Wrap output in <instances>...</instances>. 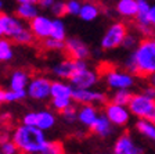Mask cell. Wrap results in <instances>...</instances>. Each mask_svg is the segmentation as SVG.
Wrapping results in <instances>:
<instances>
[{
	"label": "cell",
	"instance_id": "9",
	"mask_svg": "<svg viewBox=\"0 0 155 154\" xmlns=\"http://www.w3.org/2000/svg\"><path fill=\"white\" fill-rule=\"evenodd\" d=\"M98 80H100V78H98V74L96 71L86 67L76 70V72L72 75L69 82L75 89H93L98 84Z\"/></svg>",
	"mask_w": 155,
	"mask_h": 154
},
{
	"label": "cell",
	"instance_id": "5",
	"mask_svg": "<svg viewBox=\"0 0 155 154\" xmlns=\"http://www.w3.org/2000/svg\"><path fill=\"white\" fill-rule=\"evenodd\" d=\"M22 124L32 125L42 131H50L57 124V117L50 110H38V111H29L22 117Z\"/></svg>",
	"mask_w": 155,
	"mask_h": 154
},
{
	"label": "cell",
	"instance_id": "16",
	"mask_svg": "<svg viewBox=\"0 0 155 154\" xmlns=\"http://www.w3.org/2000/svg\"><path fill=\"white\" fill-rule=\"evenodd\" d=\"M98 110L91 104H82L81 108H78V122L86 128H91L94 122L98 118Z\"/></svg>",
	"mask_w": 155,
	"mask_h": 154
},
{
	"label": "cell",
	"instance_id": "29",
	"mask_svg": "<svg viewBox=\"0 0 155 154\" xmlns=\"http://www.w3.org/2000/svg\"><path fill=\"white\" fill-rule=\"evenodd\" d=\"M35 39L36 38L33 36L31 28H29V26H25V28L13 39V42L17 43V45H31V43H33Z\"/></svg>",
	"mask_w": 155,
	"mask_h": 154
},
{
	"label": "cell",
	"instance_id": "36",
	"mask_svg": "<svg viewBox=\"0 0 155 154\" xmlns=\"http://www.w3.org/2000/svg\"><path fill=\"white\" fill-rule=\"evenodd\" d=\"M139 43H140V40H139V38H137L134 33H127L126 38H125V40H123V43H122V47L133 51L137 46H139Z\"/></svg>",
	"mask_w": 155,
	"mask_h": 154
},
{
	"label": "cell",
	"instance_id": "39",
	"mask_svg": "<svg viewBox=\"0 0 155 154\" xmlns=\"http://www.w3.org/2000/svg\"><path fill=\"white\" fill-rule=\"evenodd\" d=\"M54 3H55V0H39L38 2L39 7L42 10H50L54 6Z\"/></svg>",
	"mask_w": 155,
	"mask_h": 154
},
{
	"label": "cell",
	"instance_id": "12",
	"mask_svg": "<svg viewBox=\"0 0 155 154\" xmlns=\"http://www.w3.org/2000/svg\"><path fill=\"white\" fill-rule=\"evenodd\" d=\"M29 28L32 31L33 36L39 40H45V39L51 36V28H53V18L46 15V14H39L38 17L29 22Z\"/></svg>",
	"mask_w": 155,
	"mask_h": 154
},
{
	"label": "cell",
	"instance_id": "20",
	"mask_svg": "<svg viewBox=\"0 0 155 154\" xmlns=\"http://www.w3.org/2000/svg\"><path fill=\"white\" fill-rule=\"evenodd\" d=\"M75 87L71 85V82L62 79H57L51 82V93L50 99H64V97H72Z\"/></svg>",
	"mask_w": 155,
	"mask_h": 154
},
{
	"label": "cell",
	"instance_id": "10",
	"mask_svg": "<svg viewBox=\"0 0 155 154\" xmlns=\"http://www.w3.org/2000/svg\"><path fill=\"white\" fill-rule=\"evenodd\" d=\"M24 22H25V21H22L19 17L14 15V14H8V13L0 11V26L3 29L4 38L10 39V40H13V39L26 26Z\"/></svg>",
	"mask_w": 155,
	"mask_h": 154
},
{
	"label": "cell",
	"instance_id": "23",
	"mask_svg": "<svg viewBox=\"0 0 155 154\" xmlns=\"http://www.w3.org/2000/svg\"><path fill=\"white\" fill-rule=\"evenodd\" d=\"M134 128L143 138L148 139L150 142H154L155 143V124L154 122L137 118V121L134 124Z\"/></svg>",
	"mask_w": 155,
	"mask_h": 154
},
{
	"label": "cell",
	"instance_id": "14",
	"mask_svg": "<svg viewBox=\"0 0 155 154\" xmlns=\"http://www.w3.org/2000/svg\"><path fill=\"white\" fill-rule=\"evenodd\" d=\"M112 154H143V149L129 133H123L114 143Z\"/></svg>",
	"mask_w": 155,
	"mask_h": 154
},
{
	"label": "cell",
	"instance_id": "28",
	"mask_svg": "<svg viewBox=\"0 0 155 154\" xmlns=\"http://www.w3.org/2000/svg\"><path fill=\"white\" fill-rule=\"evenodd\" d=\"M133 93L129 89H120V90H114V93L111 94V101L116 103V104H122V106H129V101L132 99Z\"/></svg>",
	"mask_w": 155,
	"mask_h": 154
},
{
	"label": "cell",
	"instance_id": "21",
	"mask_svg": "<svg viewBox=\"0 0 155 154\" xmlns=\"http://www.w3.org/2000/svg\"><path fill=\"white\" fill-rule=\"evenodd\" d=\"M115 14L126 19L136 18V15H137V0H118L115 4Z\"/></svg>",
	"mask_w": 155,
	"mask_h": 154
},
{
	"label": "cell",
	"instance_id": "18",
	"mask_svg": "<svg viewBox=\"0 0 155 154\" xmlns=\"http://www.w3.org/2000/svg\"><path fill=\"white\" fill-rule=\"evenodd\" d=\"M101 14V6L93 0H84L82 2V9L79 13V18L84 22H93Z\"/></svg>",
	"mask_w": 155,
	"mask_h": 154
},
{
	"label": "cell",
	"instance_id": "34",
	"mask_svg": "<svg viewBox=\"0 0 155 154\" xmlns=\"http://www.w3.org/2000/svg\"><path fill=\"white\" fill-rule=\"evenodd\" d=\"M50 13L54 17L62 18V17L67 14V2H65V0H55L54 6L50 9Z\"/></svg>",
	"mask_w": 155,
	"mask_h": 154
},
{
	"label": "cell",
	"instance_id": "3",
	"mask_svg": "<svg viewBox=\"0 0 155 154\" xmlns=\"http://www.w3.org/2000/svg\"><path fill=\"white\" fill-rule=\"evenodd\" d=\"M129 110L132 115L140 119H147L155 124V100L147 97L145 94L133 93L132 99L129 101Z\"/></svg>",
	"mask_w": 155,
	"mask_h": 154
},
{
	"label": "cell",
	"instance_id": "26",
	"mask_svg": "<svg viewBox=\"0 0 155 154\" xmlns=\"http://www.w3.org/2000/svg\"><path fill=\"white\" fill-rule=\"evenodd\" d=\"M50 38L58 39V40H65L67 39V25L60 17L53 18V28H51V36Z\"/></svg>",
	"mask_w": 155,
	"mask_h": 154
},
{
	"label": "cell",
	"instance_id": "37",
	"mask_svg": "<svg viewBox=\"0 0 155 154\" xmlns=\"http://www.w3.org/2000/svg\"><path fill=\"white\" fill-rule=\"evenodd\" d=\"M0 150L3 151V154H18L19 150L17 145L13 140H4L0 143Z\"/></svg>",
	"mask_w": 155,
	"mask_h": 154
},
{
	"label": "cell",
	"instance_id": "45",
	"mask_svg": "<svg viewBox=\"0 0 155 154\" xmlns=\"http://www.w3.org/2000/svg\"><path fill=\"white\" fill-rule=\"evenodd\" d=\"M0 154H3V151H2V150H0Z\"/></svg>",
	"mask_w": 155,
	"mask_h": 154
},
{
	"label": "cell",
	"instance_id": "43",
	"mask_svg": "<svg viewBox=\"0 0 155 154\" xmlns=\"http://www.w3.org/2000/svg\"><path fill=\"white\" fill-rule=\"evenodd\" d=\"M0 38H4V33H3V29H2V26H0Z\"/></svg>",
	"mask_w": 155,
	"mask_h": 154
},
{
	"label": "cell",
	"instance_id": "13",
	"mask_svg": "<svg viewBox=\"0 0 155 154\" xmlns=\"http://www.w3.org/2000/svg\"><path fill=\"white\" fill-rule=\"evenodd\" d=\"M65 50L71 56V58H75V60H86L91 54V50L87 46V43L76 36L65 39Z\"/></svg>",
	"mask_w": 155,
	"mask_h": 154
},
{
	"label": "cell",
	"instance_id": "24",
	"mask_svg": "<svg viewBox=\"0 0 155 154\" xmlns=\"http://www.w3.org/2000/svg\"><path fill=\"white\" fill-rule=\"evenodd\" d=\"M151 9L150 0H137V15H136V25H148L151 26L148 21V13Z\"/></svg>",
	"mask_w": 155,
	"mask_h": 154
},
{
	"label": "cell",
	"instance_id": "35",
	"mask_svg": "<svg viewBox=\"0 0 155 154\" xmlns=\"http://www.w3.org/2000/svg\"><path fill=\"white\" fill-rule=\"evenodd\" d=\"M82 2L81 0H67V14L68 15H78L81 13Z\"/></svg>",
	"mask_w": 155,
	"mask_h": 154
},
{
	"label": "cell",
	"instance_id": "30",
	"mask_svg": "<svg viewBox=\"0 0 155 154\" xmlns=\"http://www.w3.org/2000/svg\"><path fill=\"white\" fill-rule=\"evenodd\" d=\"M74 99L72 97H64V99H51V107L55 111L61 112L64 110L69 108L71 106H74Z\"/></svg>",
	"mask_w": 155,
	"mask_h": 154
},
{
	"label": "cell",
	"instance_id": "25",
	"mask_svg": "<svg viewBox=\"0 0 155 154\" xmlns=\"http://www.w3.org/2000/svg\"><path fill=\"white\" fill-rule=\"evenodd\" d=\"M25 97H28L26 90L17 92V90H11V89H0V100H2V103L21 101V100H24Z\"/></svg>",
	"mask_w": 155,
	"mask_h": 154
},
{
	"label": "cell",
	"instance_id": "31",
	"mask_svg": "<svg viewBox=\"0 0 155 154\" xmlns=\"http://www.w3.org/2000/svg\"><path fill=\"white\" fill-rule=\"evenodd\" d=\"M43 46L47 50H53V51H60V50H65V40H58L54 38H47L43 40Z\"/></svg>",
	"mask_w": 155,
	"mask_h": 154
},
{
	"label": "cell",
	"instance_id": "38",
	"mask_svg": "<svg viewBox=\"0 0 155 154\" xmlns=\"http://www.w3.org/2000/svg\"><path fill=\"white\" fill-rule=\"evenodd\" d=\"M141 93L145 94L147 97H150V99L155 100V86H152L151 84L147 85V86L143 87V92H141Z\"/></svg>",
	"mask_w": 155,
	"mask_h": 154
},
{
	"label": "cell",
	"instance_id": "7",
	"mask_svg": "<svg viewBox=\"0 0 155 154\" xmlns=\"http://www.w3.org/2000/svg\"><path fill=\"white\" fill-rule=\"evenodd\" d=\"M104 114L108 117L112 125L115 128H123L130 122V117H132V112H130L129 107L127 106H122V104H116V103H107L105 108H104Z\"/></svg>",
	"mask_w": 155,
	"mask_h": 154
},
{
	"label": "cell",
	"instance_id": "6",
	"mask_svg": "<svg viewBox=\"0 0 155 154\" xmlns=\"http://www.w3.org/2000/svg\"><path fill=\"white\" fill-rule=\"evenodd\" d=\"M105 85L112 90L132 89L134 86V75L126 70H107L104 72Z\"/></svg>",
	"mask_w": 155,
	"mask_h": 154
},
{
	"label": "cell",
	"instance_id": "2",
	"mask_svg": "<svg viewBox=\"0 0 155 154\" xmlns=\"http://www.w3.org/2000/svg\"><path fill=\"white\" fill-rule=\"evenodd\" d=\"M136 64L137 75L151 77L155 74V38H144L130 53Z\"/></svg>",
	"mask_w": 155,
	"mask_h": 154
},
{
	"label": "cell",
	"instance_id": "19",
	"mask_svg": "<svg viewBox=\"0 0 155 154\" xmlns=\"http://www.w3.org/2000/svg\"><path fill=\"white\" fill-rule=\"evenodd\" d=\"M93 132L100 138H111L115 133V126L112 125V122L108 119L105 114H100L97 121L94 122V125L91 126Z\"/></svg>",
	"mask_w": 155,
	"mask_h": 154
},
{
	"label": "cell",
	"instance_id": "11",
	"mask_svg": "<svg viewBox=\"0 0 155 154\" xmlns=\"http://www.w3.org/2000/svg\"><path fill=\"white\" fill-rule=\"evenodd\" d=\"M72 99L79 104H91V106H101L107 104V94L100 90L94 89H74Z\"/></svg>",
	"mask_w": 155,
	"mask_h": 154
},
{
	"label": "cell",
	"instance_id": "33",
	"mask_svg": "<svg viewBox=\"0 0 155 154\" xmlns=\"http://www.w3.org/2000/svg\"><path fill=\"white\" fill-rule=\"evenodd\" d=\"M40 154H64V149L58 142H47Z\"/></svg>",
	"mask_w": 155,
	"mask_h": 154
},
{
	"label": "cell",
	"instance_id": "41",
	"mask_svg": "<svg viewBox=\"0 0 155 154\" xmlns=\"http://www.w3.org/2000/svg\"><path fill=\"white\" fill-rule=\"evenodd\" d=\"M18 3H38L39 0H17Z\"/></svg>",
	"mask_w": 155,
	"mask_h": 154
},
{
	"label": "cell",
	"instance_id": "15",
	"mask_svg": "<svg viewBox=\"0 0 155 154\" xmlns=\"http://www.w3.org/2000/svg\"><path fill=\"white\" fill-rule=\"evenodd\" d=\"M78 70V64H76V60L75 58H65V60L58 61L57 64L53 65L51 68V72L55 78L58 79H62V80H69L72 78V75L76 72Z\"/></svg>",
	"mask_w": 155,
	"mask_h": 154
},
{
	"label": "cell",
	"instance_id": "46",
	"mask_svg": "<svg viewBox=\"0 0 155 154\" xmlns=\"http://www.w3.org/2000/svg\"><path fill=\"white\" fill-rule=\"evenodd\" d=\"M0 104H2V100H0Z\"/></svg>",
	"mask_w": 155,
	"mask_h": 154
},
{
	"label": "cell",
	"instance_id": "32",
	"mask_svg": "<svg viewBox=\"0 0 155 154\" xmlns=\"http://www.w3.org/2000/svg\"><path fill=\"white\" fill-rule=\"evenodd\" d=\"M60 114H61V118H62V121H64L65 124L72 125V124H75V122L78 121V110L75 108L74 106H71L69 108L61 111Z\"/></svg>",
	"mask_w": 155,
	"mask_h": 154
},
{
	"label": "cell",
	"instance_id": "8",
	"mask_svg": "<svg viewBox=\"0 0 155 154\" xmlns=\"http://www.w3.org/2000/svg\"><path fill=\"white\" fill-rule=\"evenodd\" d=\"M26 93L29 99L35 100V101L47 100L51 93V80L46 77L32 78L26 87Z\"/></svg>",
	"mask_w": 155,
	"mask_h": 154
},
{
	"label": "cell",
	"instance_id": "40",
	"mask_svg": "<svg viewBox=\"0 0 155 154\" xmlns=\"http://www.w3.org/2000/svg\"><path fill=\"white\" fill-rule=\"evenodd\" d=\"M148 21L152 28L155 29V4H151V9H150V13H148Z\"/></svg>",
	"mask_w": 155,
	"mask_h": 154
},
{
	"label": "cell",
	"instance_id": "22",
	"mask_svg": "<svg viewBox=\"0 0 155 154\" xmlns=\"http://www.w3.org/2000/svg\"><path fill=\"white\" fill-rule=\"evenodd\" d=\"M39 14H40V7L38 3H18L15 9V15L25 22H31Z\"/></svg>",
	"mask_w": 155,
	"mask_h": 154
},
{
	"label": "cell",
	"instance_id": "27",
	"mask_svg": "<svg viewBox=\"0 0 155 154\" xmlns=\"http://www.w3.org/2000/svg\"><path fill=\"white\" fill-rule=\"evenodd\" d=\"M14 57L13 45L7 38H0V63H8Z\"/></svg>",
	"mask_w": 155,
	"mask_h": 154
},
{
	"label": "cell",
	"instance_id": "42",
	"mask_svg": "<svg viewBox=\"0 0 155 154\" xmlns=\"http://www.w3.org/2000/svg\"><path fill=\"white\" fill-rule=\"evenodd\" d=\"M150 84H151L152 86H155V74H152L151 77H150Z\"/></svg>",
	"mask_w": 155,
	"mask_h": 154
},
{
	"label": "cell",
	"instance_id": "17",
	"mask_svg": "<svg viewBox=\"0 0 155 154\" xmlns=\"http://www.w3.org/2000/svg\"><path fill=\"white\" fill-rule=\"evenodd\" d=\"M29 82H31V77H29L26 71L15 70L11 72V75L8 78V89L22 92V90H26Z\"/></svg>",
	"mask_w": 155,
	"mask_h": 154
},
{
	"label": "cell",
	"instance_id": "44",
	"mask_svg": "<svg viewBox=\"0 0 155 154\" xmlns=\"http://www.w3.org/2000/svg\"><path fill=\"white\" fill-rule=\"evenodd\" d=\"M2 9H3V2L0 0V11H2Z\"/></svg>",
	"mask_w": 155,
	"mask_h": 154
},
{
	"label": "cell",
	"instance_id": "1",
	"mask_svg": "<svg viewBox=\"0 0 155 154\" xmlns=\"http://www.w3.org/2000/svg\"><path fill=\"white\" fill-rule=\"evenodd\" d=\"M11 140L24 154H40V151L48 142L45 131L26 124H21L14 129Z\"/></svg>",
	"mask_w": 155,
	"mask_h": 154
},
{
	"label": "cell",
	"instance_id": "4",
	"mask_svg": "<svg viewBox=\"0 0 155 154\" xmlns=\"http://www.w3.org/2000/svg\"><path fill=\"white\" fill-rule=\"evenodd\" d=\"M127 33L129 31H127V25L125 22H120V21L112 22L107 28L105 33L101 38L100 47L103 50H114V49L120 47Z\"/></svg>",
	"mask_w": 155,
	"mask_h": 154
}]
</instances>
